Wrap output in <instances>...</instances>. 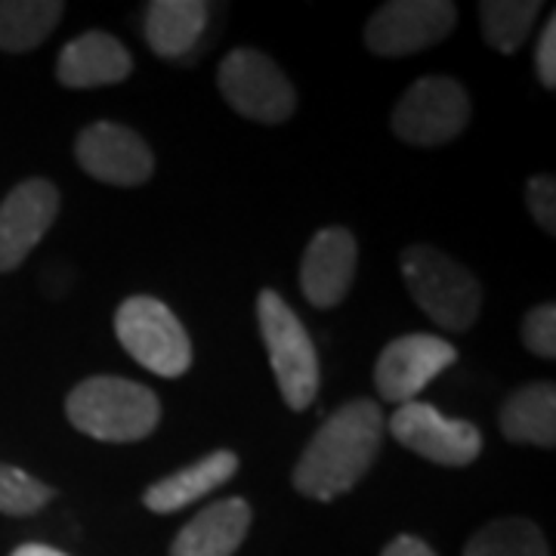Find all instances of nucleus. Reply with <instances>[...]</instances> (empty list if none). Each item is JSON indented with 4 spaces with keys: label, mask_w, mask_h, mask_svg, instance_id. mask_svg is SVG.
Wrapping results in <instances>:
<instances>
[{
    "label": "nucleus",
    "mask_w": 556,
    "mask_h": 556,
    "mask_svg": "<svg viewBox=\"0 0 556 556\" xmlns=\"http://www.w3.org/2000/svg\"><path fill=\"white\" fill-rule=\"evenodd\" d=\"M75 159L90 174L109 186H142L155 170L152 149L139 134L115 121H97L84 127L75 139Z\"/></svg>",
    "instance_id": "11"
},
{
    "label": "nucleus",
    "mask_w": 556,
    "mask_h": 556,
    "mask_svg": "<svg viewBox=\"0 0 556 556\" xmlns=\"http://www.w3.org/2000/svg\"><path fill=\"white\" fill-rule=\"evenodd\" d=\"M257 321L266 353H269V365L276 371L278 390L288 402V408L294 412L309 408L318 393L316 343L306 334L298 313L273 288L260 291Z\"/></svg>",
    "instance_id": "4"
},
{
    "label": "nucleus",
    "mask_w": 556,
    "mask_h": 556,
    "mask_svg": "<svg viewBox=\"0 0 556 556\" xmlns=\"http://www.w3.org/2000/svg\"><path fill=\"white\" fill-rule=\"evenodd\" d=\"M239 473V455L236 452H211L199 457L195 464L177 470L174 477L159 479L155 485L146 489V507L155 514H177L182 507L195 504L199 497L211 495L223 482Z\"/></svg>",
    "instance_id": "16"
},
{
    "label": "nucleus",
    "mask_w": 556,
    "mask_h": 556,
    "mask_svg": "<svg viewBox=\"0 0 556 556\" xmlns=\"http://www.w3.org/2000/svg\"><path fill=\"white\" fill-rule=\"evenodd\" d=\"M380 556H437V554H433V547H430L427 541H420V538L399 535L383 547V554Z\"/></svg>",
    "instance_id": "26"
},
{
    "label": "nucleus",
    "mask_w": 556,
    "mask_h": 556,
    "mask_svg": "<svg viewBox=\"0 0 556 556\" xmlns=\"http://www.w3.org/2000/svg\"><path fill=\"white\" fill-rule=\"evenodd\" d=\"M457 350L437 334H402L396 338L375 365V383L383 402L408 405L430 387V380L452 368Z\"/></svg>",
    "instance_id": "10"
},
{
    "label": "nucleus",
    "mask_w": 556,
    "mask_h": 556,
    "mask_svg": "<svg viewBox=\"0 0 556 556\" xmlns=\"http://www.w3.org/2000/svg\"><path fill=\"white\" fill-rule=\"evenodd\" d=\"M541 16L538 0H485L479 7L482 38L497 53H517Z\"/></svg>",
    "instance_id": "20"
},
{
    "label": "nucleus",
    "mask_w": 556,
    "mask_h": 556,
    "mask_svg": "<svg viewBox=\"0 0 556 556\" xmlns=\"http://www.w3.org/2000/svg\"><path fill=\"white\" fill-rule=\"evenodd\" d=\"M204 0H155L146 13V40L161 60H182L207 25Z\"/></svg>",
    "instance_id": "18"
},
{
    "label": "nucleus",
    "mask_w": 556,
    "mask_h": 556,
    "mask_svg": "<svg viewBox=\"0 0 556 556\" xmlns=\"http://www.w3.org/2000/svg\"><path fill=\"white\" fill-rule=\"evenodd\" d=\"M251 529V504L226 497L189 519L170 544V556H232Z\"/></svg>",
    "instance_id": "15"
},
{
    "label": "nucleus",
    "mask_w": 556,
    "mask_h": 556,
    "mask_svg": "<svg viewBox=\"0 0 556 556\" xmlns=\"http://www.w3.org/2000/svg\"><path fill=\"white\" fill-rule=\"evenodd\" d=\"M402 278L417 306L445 331H467L482 309V288L457 260L430 244L402 254Z\"/></svg>",
    "instance_id": "3"
},
{
    "label": "nucleus",
    "mask_w": 556,
    "mask_h": 556,
    "mask_svg": "<svg viewBox=\"0 0 556 556\" xmlns=\"http://www.w3.org/2000/svg\"><path fill=\"white\" fill-rule=\"evenodd\" d=\"M62 13L65 3L60 0H0V50H35L60 25Z\"/></svg>",
    "instance_id": "19"
},
{
    "label": "nucleus",
    "mask_w": 556,
    "mask_h": 556,
    "mask_svg": "<svg viewBox=\"0 0 556 556\" xmlns=\"http://www.w3.org/2000/svg\"><path fill=\"white\" fill-rule=\"evenodd\" d=\"M522 343L541 358L556 356V306L541 303L522 318Z\"/></svg>",
    "instance_id": "23"
},
{
    "label": "nucleus",
    "mask_w": 556,
    "mask_h": 556,
    "mask_svg": "<svg viewBox=\"0 0 556 556\" xmlns=\"http://www.w3.org/2000/svg\"><path fill=\"white\" fill-rule=\"evenodd\" d=\"M358 248L350 229H318L303 251L300 288L318 309H331L350 294L356 276Z\"/></svg>",
    "instance_id": "13"
},
{
    "label": "nucleus",
    "mask_w": 556,
    "mask_h": 556,
    "mask_svg": "<svg viewBox=\"0 0 556 556\" xmlns=\"http://www.w3.org/2000/svg\"><path fill=\"white\" fill-rule=\"evenodd\" d=\"M535 72H538V80H541L547 90H554V84H556V20L554 16L547 20V25H544V35L538 38Z\"/></svg>",
    "instance_id": "25"
},
{
    "label": "nucleus",
    "mask_w": 556,
    "mask_h": 556,
    "mask_svg": "<svg viewBox=\"0 0 556 556\" xmlns=\"http://www.w3.org/2000/svg\"><path fill=\"white\" fill-rule=\"evenodd\" d=\"M532 217L544 232H556V182L554 177H535L526 189Z\"/></svg>",
    "instance_id": "24"
},
{
    "label": "nucleus",
    "mask_w": 556,
    "mask_h": 556,
    "mask_svg": "<svg viewBox=\"0 0 556 556\" xmlns=\"http://www.w3.org/2000/svg\"><path fill=\"white\" fill-rule=\"evenodd\" d=\"M13 556H65L62 551H53V547H47V544H22L13 551Z\"/></svg>",
    "instance_id": "27"
},
{
    "label": "nucleus",
    "mask_w": 556,
    "mask_h": 556,
    "mask_svg": "<svg viewBox=\"0 0 556 556\" xmlns=\"http://www.w3.org/2000/svg\"><path fill=\"white\" fill-rule=\"evenodd\" d=\"M457 7L448 0H393L365 25V43L378 56H412L452 35Z\"/></svg>",
    "instance_id": "8"
},
{
    "label": "nucleus",
    "mask_w": 556,
    "mask_h": 556,
    "mask_svg": "<svg viewBox=\"0 0 556 556\" xmlns=\"http://www.w3.org/2000/svg\"><path fill=\"white\" fill-rule=\"evenodd\" d=\"M53 501V489L20 467L0 464V514L31 517Z\"/></svg>",
    "instance_id": "22"
},
{
    "label": "nucleus",
    "mask_w": 556,
    "mask_h": 556,
    "mask_svg": "<svg viewBox=\"0 0 556 556\" xmlns=\"http://www.w3.org/2000/svg\"><path fill=\"white\" fill-rule=\"evenodd\" d=\"M118 343L159 378H179L192 365V340L179 325L174 309L161 300L139 298L124 300L115 313Z\"/></svg>",
    "instance_id": "5"
},
{
    "label": "nucleus",
    "mask_w": 556,
    "mask_h": 556,
    "mask_svg": "<svg viewBox=\"0 0 556 556\" xmlns=\"http://www.w3.org/2000/svg\"><path fill=\"white\" fill-rule=\"evenodd\" d=\"M501 433L517 445H556V387L535 380L517 390L501 408Z\"/></svg>",
    "instance_id": "17"
},
{
    "label": "nucleus",
    "mask_w": 556,
    "mask_h": 556,
    "mask_svg": "<svg viewBox=\"0 0 556 556\" xmlns=\"http://www.w3.org/2000/svg\"><path fill=\"white\" fill-rule=\"evenodd\" d=\"M387 417L371 399H353L321 424L294 467V489L313 501H334L356 489L375 464Z\"/></svg>",
    "instance_id": "1"
},
{
    "label": "nucleus",
    "mask_w": 556,
    "mask_h": 556,
    "mask_svg": "<svg viewBox=\"0 0 556 556\" xmlns=\"http://www.w3.org/2000/svg\"><path fill=\"white\" fill-rule=\"evenodd\" d=\"M387 427L408 452L442 467H467L482 452V433L470 420L445 417L427 402L399 405Z\"/></svg>",
    "instance_id": "9"
},
{
    "label": "nucleus",
    "mask_w": 556,
    "mask_h": 556,
    "mask_svg": "<svg viewBox=\"0 0 556 556\" xmlns=\"http://www.w3.org/2000/svg\"><path fill=\"white\" fill-rule=\"evenodd\" d=\"M134 72V56L109 31H84L80 38L62 47L56 78L72 90L121 84Z\"/></svg>",
    "instance_id": "14"
},
{
    "label": "nucleus",
    "mask_w": 556,
    "mask_h": 556,
    "mask_svg": "<svg viewBox=\"0 0 556 556\" xmlns=\"http://www.w3.org/2000/svg\"><path fill=\"white\" fill-rule=\"evenodd\" d=\"M60 214V192L50 179H25L0 204V273L20 269Z\"/></svg>",
    "instance_id": "12"
},
{
    "label": "nucleus",
    "mask_w": 556,
    "mask_h": 556,
    "mask_svg": "<svg viewBox=\"0 0 556 556\" xmlns=\"http://www.w3.org/2000/svg\"><path fill=\"white\" fill-rule=\"evenodd\" d=\"M470 97L455 78L415 80L393 109V134L408 146H445L464 134Z\"/></svg>",
    "instance_id": "7"
},
{
    "label": "nucleus",
    "mask_w": 556,
    "mask_h": 556,
    "mask_svg": "<svg viewBox=\"0 0 556 556\" xmlns=\"http://www.w3.org/2000/svg\"><path fill=\"white\" fill-rule=\"evenodd\" d=\"M217 84L223 100L229 102L241 118L260 124H281L298 109V90L288 75L266 53L239 47L219 62Z\"/></svg>",
    "instance_id": "6"
},
{
    "label": "nucleus",
    "mask_w": 556,
    "mask_h": 556,
    "mask_svg": "<svg viewBox=\"0 0 556 556\" xmlns=\"http://www.w3.org/2000/svg\"><path fill=\"white\" fill-rule=\"evenodd\" d=\"M68 424L100 442H139L161 420L159 396L127 378H87L65 399Z\"/></svg>",
    "instance_id": "2"
},
{
    "label": "nucleus",
    "mask_w": 556,
    "mask_h": 556,
    "mask_svg": "<svg viewBox=\"0 0 556 556\" xmlns=\"http://www.w3.org/2000/svg\"><path fill=\"white\" fill-rule=\"evenodd\" d=\"M464 556H551L544 532L532 519H495L467 541Z\"/></svg>",
    "instance_id": "21"
}]
</instances>
